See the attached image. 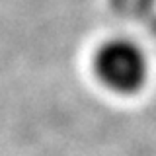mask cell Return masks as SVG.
Instances as JSON below:
<instances>
[{"mask_svg": "<svg viewBox=\"0 0 156 156\" xmlns=\"http://www.w3.org/2000/svg\"><path fill=\"white\" fill-rule=\"evenodd\" d=\"M96 72L107 88L121 94L136 92L148 74L143 49L129 39H109L96 53Z\"/></svg>", "mask_w": 156, "mask_h": 156, "instance_id": "obj_1", "label": "cell"}]
</instances>
